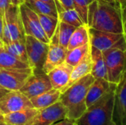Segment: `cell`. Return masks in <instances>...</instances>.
I'll list each match as a JSON object with an SVG mask.
<instances>
[{"label": "cell", "mask_w": 126, "mask_h": 125, "mask_svg": "<svg viewBox=\"0 0 126 125\" xmlns=\"http://www.w3.org/2000/svg\"><path fill=\"white\" fill-rule=\"evenodd\" d=\"M87 25L89 28L100 31L125 33L122 10L119 2L94 0L88 7Z\"/></svg>", "instance_id": "obj_1"}, {"label": "cell", "mask_w": 126, "mask_h": 125, "mask_svg": "<svg viewBox=\"0 0 126 125\" xmlns=\"http://www.w3.org/2000/svg\"><path fill=\"white\" fill-rule=\"evenodd\" d=\"M94 80V77L90 73L61 93L59 100L67 109V119L76 121L87 110L86 96Z\"/></svg>", "instance_id": "obj_2"}, {"label": "cell", "mask_w": 126, "mask_h": 125, "mask_svg": "<svg viewBox=\"0 0 126 125\" xmlns=\"http://www.w3.org/2000/svg\"><path fill=\"white\" fill-rule=\"evenodd\" d=\"M117 84L103 98L87 108L75 122L77 125H117L114 119Z\"/></svg>", "instance_id": "obj_3"}, {"label": "cell", "mask_w": 126, "mask_h": 125, "mask_svg": "<svg viewBox=\"0 0 126 125\" xmlns=\"http://www.w3.org/2000/svg\"><path fill=\"white\" fill-rule=\"evenodd\" d=\"M4 43L25 40V32L20 15L19 6L10 4L3 16Z\"/></svg>", "instance_id": "obj_4"}, {"label": "cell", "mask_w": 126, "mask_h": 125, "mask_svg": "<svg viewBox=\"0 0 126 125\" xmlns=\"http://www.w3.org/2000/svg\"><path fill=\"white\" fill-rule=\"evenodd\" d=\"M89 37L91 46L102 52L111 48H120L126 51L125 33H114L89 28Z\"/></svg>", "instance_id": "obj_5"}, {"label": "cell", "mask_w": 126, "mask_h": 125, "mask_svg": "<svg viewBox=\"0 0 126 125\" xmlns=\"http://www.w3.org/2000/svg\"><path fill=\"white\" fill-rule=\"evenodd\" d=\"M106 69L108 80L117 84L123 73L126 61V51L120 48H111L103 52Z\"/></svg>", "instance_id": "obj_6"}, {"label": "cell", "mask_w": 126, "mask_h": 125, "mask_svg": "<svg viewBox=\"0 0 126 125\" xmlns=\"http://www.w3.org/2000/svg\"><path fill=\"white\" fill-rule=\"evenodd\" d=\"M25 44L29 66L33 70V73L43 72L42 69L47 55L49 43H44L32 36L26 35Z\"/></svg>", "instance_id": "obj_7"}, {"label": "cell", "mask_w": 126, "mask_h": 125, "mask_svg": "<svg viewBox=\"0 0 126 125\" xmlns=\"http://www.w3.org/2000/svg\"><path fill=\"white\" fill-rule=\"evenodd\" d=\"M19 10L25 35L32 36L44 43H49L50 40L45 34L37 13L27 7L24 2L19 5Z\"/></svg>", "instance_id": "obj_8"}, {"label": "cell", "mask_w": 126, "mask_h": 125, "mask_svg": "<svg viewBox=\"0 0 126 125\" xmlns=\"http://www.w3.org/2000/svg\"><path fill=\"white\" fill-rule=\"evenodd\" d=\"M32 74L33 70L31 68H0V85L9 91H19Z\"/></svg>", "instance_id": "obj_9"}, {"label": "cell", "mask_w": 126, "mask_h": 125, "mask_svg": "<svg viewBox=\"0 0 126 125\" xmlns=\"http://www.w3.org/2000/svg\"><path fill=\"white\" fill-rule=\"evenodd\" d=\"M67 109L59 100L53 105L38 110V113L30 125H52L66 119Z\"/></svg>", "instance_id": "obj_10"}, {"label": "cell", "mask_w": 126, "mask_h": 125, "mask_svg": "<svg viewBox=\"0 0 126 125\" xmlns=\"http://www.w3.org/2000/svg\"><path fill=\"white\" fill-rule=\"evenodd\" d=\"M52 88L47 74L44 72L33 73L19 90L27 97L31 99Z\"/></svg>", "instance_id": "obj_11"}, {"label": "cell", "mask_w": 126, "mask_h": 125, "mask_svg": "<svg viewBox=\"0 0 126 125\" xmlns=\"http://www.w3.org/2000/svg\"><path fill=\"white\" fill-rule=\"evenodd\" d=\"M32 108L30 99L20 91H10L0 99V110L3 115Z\"/></svg>", "instance_id": "obj_12"}, {"label": "cell", "mask_w": 126, "mask_h": 125, "mask_svg": "<svg viewBox=\"0 0 126 125\" xmlns=\"http://www.w3.org/2000/svg\"><path fill=\"white\" fill-rule=\"evenodd\" d=\"M114 119L117 125H126V61L123 73L115 91Z\"/></svg>", "instance_id": "obj_13"}, {"label": "cell", "mask_w": 126, "mask_h": 125, "mask_svg": "<svg viewBox=\"0 0 126 125\" xmlns=\"http://www.w3.org/2000/svg\"><path fill=\"white\" fill-rule=\"evenodd\" d=\"M68 49L64 48L59 43L49 42L47 55L43 66V72L48 74L56 66L65 62Z\"/></svg>", "instance_id": "obj_14"}, {"label": "cell", "mask_w": 126, "mask_h": 125, "mask_svg": "<svg viewBox=\"0 0 126 125\" xmlns=\"http://www.w3.org/2000/svg\"><path fill=\"white\" fill-rule=\"evenodd\" d=\"M73 66L63 62L59 66L54 68L48 74V77L51 82L52 88L61 91L67 85Z\"/></svg>", "instance_id": "obj_15"}, {"label": "cell", "mask_w": 126, "mask_h": 125, "mask_svg": "<svg viewBox=\"0 0 126 125\" xmlns=\"http://www.w3.org/2000/svg\"><path fill=\"white\" fill-rule=\"evenodd\" d=\"M114 85L115 83H110L109 80L103 78L94 79L87 93L86 100L87 108L103 98L107 93L110 91Z\"/></svg>", "instance_id": "obj_16"}, {"label": "cell", "mask_w": 126, "mask_h": 125, "mask_svg": "<svg viewBox=\"0 0 126 125\" xmlns=\"http://www.w3.org/2000/svg\"><path fill=\"white\" fill-rule=\"evenodd\" d=\"M38 113V110L32 108L4 114V122L10 125H30Z\"/></svg>", "instance_id": "obj_17"}, {"label": "cell", "mask_w": 126, "mask_h": 125, "mask_svg": "<svg viewBox=\"0 0 126 125\" xmlns=\"http://www.w3.org/2000/svg\"><path fill=\"white\" fill-rule=\"evenodd\" d=\"M92 71L91 74L94 79L103 78L108 80L107 69L103 52L98 49L91 46Z\"/></svg>", "instance_id": "obj_18"}, {"label": "cell", "mask_w": 126, "mask_h": 125, "mask_svg": "<svg viewBox=\"0 0 126 125\" xmlns=\"http://www.w3.org/2000/svg\"><path fill=\"white\" fill-rule=\"evenodd\" d=\"M91 71H92V58H91V54H89L82 62H80L76 66L73 67L72 71L69 77V80L67 85H66V87L61 91V93L64 92L67 88H69L77 81H78L86 75L90 74Z\"/></svg>", "instance_id": "obj_19"}, {"label": "cell", "mask_w": 126, "mask_h": 125, "mask_svg": "<svg viewBox=\"0 0 126 125\" xmlns=\"http://www.w3.org/2000/svg\"><path fill=\"white\" fill-rule=\"evenodd\" d=\"M61 94V93L59 90L52 88L51 90L34 97L30 99L35 108L41 110L59 101Z\"/></svg>", "instance_id": "obj_20"}, {"label": "cell", "mask_w": 126, "mask_h": 125, "mask_svg": "<svg viewBox=\"0 0 126 125\" xmlns=\"http://www.w3.org/2000/svg\"><path fill=\"white\" fill-rule=\"evenodd\" d=\"M56 8L58 13V19L60 21L72 25L75 27H80L84 24L78 13L75 9H64L58 0H55Z\"/></svg>", "instance_id": "obj_21"}, {"label": "cell", "mask_w": 126, "mask_h": 125, "mask_svg": "<svg viewBox=\"0 0 126 125\" xmlns=\"http://www.w3.org/2000/svg\"><path fill=\"white\" fill-rule=\"evenodd\" d=\"M89 43H90L89 27L87 24H83V25L76 27V29L73 32L70 38L67 49L71 50Z\"/></svg>", "instance_id": "obj_22"}, {"label": "cell", "mask_w": 126, "mask_h": 125, "mask_svg": "<svg viewBox=\"0 0 126 125\" xmlns=\"http://www.w3.org/2000/svg\"><path fill=\"white\" fill-rule=\"evenodd\" d=\"M91 52V44L90 43L85 45L76 47L71 50H68L65 62L72 66L75 67L80 62H82Z\"/></svg>", "instance_id": "obj_23"}, {"label": "cell", "mask_w": 126, "mask_h": 125, "mask_svg": "<svg viewBox=\"0 0 126 125\" xmlns=\"http://www.w3.org/2000/svg\"><path fill=\"white\" fill-rule=\"evenodd\" d=\"M4 49L18 60L29 65L25 40H20L10 43H4Z\"/></svg>", "instance_id": "obj_24"}, {"label": "cell", "mask_w": 126, "mask_h": 125, "mask_svg": "<svg viewBox=\"0 0 126 125\" xmlns=\"http://www.w3.org/2000/svg\"><path fill=\"white\" fill-rule=\"evenodd\" d=\"M24 4L37 14H44L58 18L56 6L39 0H25Z\"/></svg>", "instance_id": "obj_25"}, {"label": "cell", "mask_w": 126, "mask_h": 125, "mask_svg": "<svg viewBox=\"0 0 126 125\" xmlns=\"http://www.w3.org/2000/svg\"><path fill=\"white\" fill-rule=\"evenodd\" d=\"M0 68L3 69H27L30 66L10 55L4 48L0 49Z\"/></svg>", "instance_id": "obj_26"}, {"label": "cell", "mask_w": 126, "mask_h": 125, "mask_svg": "<svg viewBox=\"0 0 126 125\" xmlns=\"http://www.w3.org/2000/svg\"><path fill=\"white\" fill-rule=\"evenodd\" d=\"M41 24V27L47 35V36L50 40L54 35L57 26L59 22L58 18H55L53 16L44 15V14H37Z\"/></svg>", "instance_id": "obj_27"}, {"label": "cell", "mask_w": 126, "mask_h": 125, "mask_svg": "<svg viewBox=\"0 0 126 125\" xmlns=\"http://www.w3.org/2000/svg\"><path fill=\"white\" fill-rule=\"evenodd\" d=\"M76 29L75 27L59 21L58 43L60 45L67 49L70 38Z\"/></svg>", "instance_id": "obj_28"}, {"label": "cell", "mask_w": 126, "mask_h": 125, "mask_svg": "<svg viewBox=\"0 0 126 125\" xmlns=\"http://www.w3.org/2000/svg\"><path fill=\"white\" fill-rule=\"evenodd\" d=\"M72 1L74 5V9L78 13L84 24H87L89 4H87L86 0H72Z\"/></svg>", "instance_id": "obj_29"}, {"label": "cell", "mask_w": 126, "mask_h": 125, "mask_svg": "<svg viewBox=\"0 0 126 125\" xmlns=\"http://www.w3.org/2000/svg\"><path fill=\"white\" fill-rule=\"evenodd\" d=\"M10 4L9 0H0V15L3 17L6 10Z\"/></svg>", "instance_id": "obj_30"}, {"label": "cell", "mask_w": 126, "mask_h": 125, "mask_svg": "<svg viewBox=\"0 0 126 125\" xmlns=\"http://www.w3.org/2000/svg\"><path fill=\"white\" fill-rule=\"evenodd\" d=\"M58 1L64 9H66V10L74 9L72 0H58Z\"/></svg>", "instance_id": "obj_31"}, {"label": "cell", "mask_w": 126, "mask_h": 125, "mask_svg": "<svg viewBox=\"0 0 126 125\" xmlns=\"http://www.w3.org/2000/svg\"><path fill=\"white\" fill-rule=\"evenodd\" d=\"M52 125H77L75 121H72L67 119L61 120L58 122H55L54 124H52Z\"/></svg>", "instance_id": "obj_32"}, {"label": "cell", "mask_w": 126, "mask_h": 125, "mask_svg": "<svg viewBox=\"0 0 126 125\" xmlns=\"http://www.w3.org/2000/svg\"><path fill=\"white\" fill-rule=\"evenodd\" d=\"M10 91L7 90V88H4L2 85H0V99H1L6 94H7V93L10 92Z\"/></svg>", "instance_id": "obj_33"}, {"label": "cell", "mask_w": 126, "mask_h": 125, "mask_svg": "<svg viewBox=\"0 0 126 125\" xmlns=\"http://www.w3.org/2000/svg\"><path fill=\"white\" fill-rule=\"evenodd\" d=\"M3 17L0 15V38L2 39L3 35Z\"/></svg>", "instance_id": "obj_34"}, {"label": "cell", "mask_w": 126, "mask_h": 125, "mask_svg": "<svg viewBox=\"0 0 126 125\" xmlns=\"http://www.w3.org/2000/svg\"><path fill=\"white\" fill-rule=\"evenodd\" d=\"M10 3L11 4H13V5H18L19 6L21 4L24 3V1L22 0H9Z\"/></svg>", "instance_id": "obj_35"}, {"label": "cell", "mask_w": 126, "mask_h": 125, "mask_svg": "<svg viewBox=\"0 0 126 125\" xmlns=\"http://www.w3.org/2000/svg\"><path fill=\"white\" fill-rule=\"evenodd\" d=\"M39 1H44V2L48 3V4H52V5H54V6H56V5H55V0H39Z\"/></svg>", "instance_id": "obj_36"}, {"label": "cell", "mask_w": 126, "mask_h": 125, "mask_svg": "<svg viewBox=\"0 0 126 125\" xmlns=\"http://www.w3.org/2000/svg\"><path fill=\"white\" fill-rule=\"evenodd\" d=\"M116 1H117L119 2L121 7H126V0H116Z\"/></svg>", "instance_id": "obj_37"}, {"label": "cell", "mask_w": 126, "mask_h": 125, "mask_svg": "<svg viewBox=\"0 0 126 125\" xmlns=\"http://www.w3.org/2000/svg\"><path fill=\"white\" fill-rule=\"evenodd\" d=\"M4 43L3 41V40L1 38H0V49L4 48Z\"/></svg>", "instance_id": "obj_38"}, {"label": "cell", "mask_w": 126, "mask_h": 125, "mask_svg": "<svg viewBox=\"0 0 126 125\" xmlns=\"http://www.w3.org/2000/svg\"><path fill=\"white\" fill-rule=\"evenodd\" d=\"M0 122H4V115L0 114Z\"/></svg>", "instance_id": "obj_39"}, {"label": "cell", "mask_w": 126, "mask_h": 125, "mask_svg": "<svg viewBox=\"0 0 126 125\" xmlns=\"http://www.w3.org/2000/svg\"><path fill=\"white\" fill-rule=\"evenodd\" d=\"M94 1V0H86V2H87V4L89 5V4H92Z\"/></svg>", "instance_id": "obj_40"}, {"label": "cell", "mask_w": 126, "mask_h": 125, "mask_svg": "<svg viewBox=\"0 0 126 125\" xmlns=\"http://www.w3.org/2000/svg\"><path fill=\"white\" fill-rule=\"evenodd\" d=\"M104 1H108V2H111V3H113V2H115V1H117L116 0H104Z\"/></svg>", "instance_id": "obj_41"}, {"label": "cell", "mask_w": 126, "mask_h": 125, "mask_svg": "<svg viewBox=\"0 0 126 125\" xmlns=\"http://www.w3.org/2000/svg\"><path fill=\"white\" fill-rule=\"evenodd\" d=\"M0 125H10L7 123H5L4 122H0Z\"/></svg>", "instance_id": "obj_42"}, {"label": "cell", "mask_w": 126, "mask_h": 125, "mask_svg": "<svg viewBox=\"0 0 126 125\" xmlns=\"http://www.w3.org/2000/svg\"><path fill=\"white\" fill-rule=\"evenodd\" d=\"M0 114H3V113H2V112H1V110H0Z\"/></svg>", "instance_id": "obj_43"}, {"label": "cell", "mask_w": 126, "mask_h": 125, "mask_svg": "<svg viewBox=\"0 0 126 125\" xmlns=\"http://www.w3.org/2000/svg\"><path fill=\"white\" fill-rule=\"evenodd\" d=\"M22 1H24H24H25V0H22Z\"/></svg>", "instance_id": "obj_44"}, {"label": "cell", "mask_w": 126, "mask_h": 125, "mask_svg": "<svg viewBox=\"0 0 126 125\" xmlns=\"http://www.w3.org/2000/svg\"></svg>", "instance_id": "obj_45"}]
</instances>
